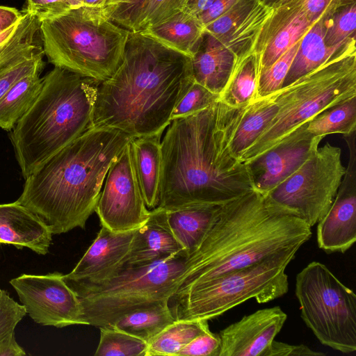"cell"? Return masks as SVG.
I'll use <instances>...</instances> for the list:
<instances>
[{
    "instance_id": "obj_1",
    "label": "cell",
    "mask_w": 356,
    "mask_h": 356,
    "mask_svg": "<svg viewBox=\"0 0 356 356\" xmlns=\"http://www.w3.org/2000/svg\"><path fill=\"white\" fill-rule=\"evenodd\" d=\"M193 82L191 57L130 31L121 65L99 85L92 129H114L133 138L162 134Z\"/></svg>"
},
{
    "instance_id": "obj_2",
    "label": "cell",
    "mask_w": 356,
    "mask_h": 356,
    "mask_svg": "<svg viewBox=\"0 0 356 356\" xmlns=\"http://www.w3.org/2000/svg\"><path fill=\"white\" fill-rule=\"evenodd\" d=\"M312 227L253 190L225 203L197 248L188 257L174 295L197 284L300 248ZM173 295V296H174Z\"/></svg>"
},
{
    "instance_id": "obj_3",
    "label": "cell",
    "mask_w": 356,
    "mask_h": 356,
    "mask_svg": "<svg viewBox=\"0 0 356 356\" xmlns=\"http://www.w3.org/2000/svg\"><path fill=\"white\" fill-rule=\"evenodd\" d=\"M133 138L114 129L88 130L29 175L17 201L35 213L52 235L84 229L95 212L111 165Z\"/></svg>"
},
{
    "instance_id": "obj_4",
    "label": "cell",
    "mask_w": 356,
    "mask_h": 356,
    "mask_svg": "<svg viewBox=\"0 0 356 356\" xmlns=\"http://www.w3.org/2000/svg\"><path fill=\"white\" fill-rule=\"evenodd\" d=\"M216 104L170 123L161 145L158 207L225 204L254 190L247 165L227 157L216 127Z\"/></svg>"
},
{
    "instance_id": "obj_5",
    "label": "cell",
    "mask_w": 356,
    "mask_h": 356,
    "mask_svg": "<svg viewBox=\"0 0 356 356\" xmlns=\"http://www.w3.org/2000/svg\"><path fill=\"white\" fill-rule=\"evenodd\" d=\"M101 81L54 66L41 90L10 131L26 179L47 159L89 129Z\"/></svg>"
},
{
    "instance_id": "obj_6",
    "label": "cell",
    "mask_w": 356,
    "mask_h": 356,
    "mask_svg": "<svg viewBox=\"0 0 356 356\" xmlns=\"http://www.w3.org/2000/svg\"><path fill=\"white\" fill-rule=\"evenodd\" d=\"M356 96L355 35L323 65L277 90L278 111L238 161L247 164L325 110Z\"/></svg>"
},
{
    "instance_id": "obj_7",
    "label": "cell",
    "mask_w": 356,
    "mask_h": 356,
    "mask_svg": "<svg viewBox=\"0 0 356 356\" xmlns=\"http://www.w3.org/2000/svg\"><path fill=\"white\" fill-rule=\"evenodd\" d=\"M129 32L104 10L86 6L40 22L44 54L49 63L101 82L121 65Z\"/></svg>"
},
{
    "instance_id": "obj_8",
    "label": "cell",
    "mask_w": 356,
    "mask_h": 356,
    "mask_svg": "<svg viewBox=\"0 0 356 356\" xmlns=\"http://www.w3.org/2000/svg\"><path fill=\"white\" fill-rule=\"evenodd\" d=\"M188 257L183 250L146 265L122 267L97 284L65 281L79 298L83 325L108 327L138 308L170 300L179 286Z\"/></svg>"
},
{
    "instance_id": "obj_9",
    "label": "cell",
    "mask_w": 356,
    "mask_h": 356,
    "mask_svg": "<svg viewBox=\"0 0 356 356\" xmlns=\"http://www.w3.org/2000/svg\"><path fill=\"white\" fill-rule=\"evenodd\" d=\"M299 249L273 255L252 265L199 283L174 295L170 306L176 320H211L254 299L266 303L289 290L286 269Z\"/></svg>"
},
{
    "instance_id": "obj_10",
    "label": "cell",
    "mask_w": 356,
    "mask_h": 356,
    "mask_svg": "<svg viewBox=\"0 0 356 356\" xmlns=\"http://www.w3.org/2000/svg\"><path fill=\"white\" fill-rule=\"evenodd\" d=\"M300 316L324 346L343 353L356 350V295L319 261L296 278Z\"/></svg>"
},
{
    "instance_id": "obj_11",
    "label": "cell",
    "mask_w": 356,
    "mask_h": 356,
    "mask_svg": "<svg viewBox=\"0 0 356 356\" xmlns=\"http://www.w3.org/2000/svg\"><path fill=\"white\" fill-rule=\"evenodd\" d=\"M345 172L341 149L327 143L265 196L312 227L330 208Z\"/></svg>"
},
{
    "instance_id": "obj_12",
    "label": "cell",
    "mask_w": 356,
    "mask_h": 356,
    "mask_svg": "<svg viewBox=\"0 0 356 356\" xmlns=\"http://www.w3.org/2000/svg\"><path fill=\"white\" fill-rule=\"evenodd\" d=\"M63 276L59 272L22 274L10 281L26 314L36 323L59 328L83 325L81 302Z\"/></svg>"
},
{
    "instance_id": "obj_13",
    "label": "cell",
    "mask_w": 356,
    "mask_h": 356,
    "mask_svg": "<svg viewBox=\"0 0 356 356\" xmlns=\"http://www.w3.org/2000/svg\"><path fill=\"white\" fill-rule=\"evenodd\" d=\"M96 206L101 226L114 232L138 228L149 218L134 170L129 143L111 165Z\"/></svg>"
},
{
    "instance_id": "obj_14",
    "label": "cell",
    "mask_w": 356,
    "mask_h": 356,
    "mask_svg": "<svg viewBox=\"0 0 356 356\" xmlns=\"http://www.w3.org/2000/svg\"><path fill=\"white\" fill-rule=\"evenodd\" d=\"M277 96V90L240 107L216 102V130L226 156L238 161L254 143L278 111Z\"/></svg>"
},
{
    "instance_id": "obj_15",
    "label": "cell",
    "mask_w": 356,
    "mask_h": 356,
    "mask_svg": "<svg viewBox=\"0 0 356 356\" xmlns=\"http://www.w3.org/2000/svg\"><path fill=\"white\" fill-rule=\"evenodd\" d=\"M355 133L343 136L349 149L348 164L330 208L317 222V243L327 253H344L356 241Z\"/></svg>"
},
{
    "instance_id": "obj_16",
    "label": "cell",
    "mask_w": 356,
    "mask_h": 356,
    "mask_svg": "<svg viewBox=\"0 0 356 356\" xmlns=\"http://www.w3.org/2000/svg\"><path fill=\"white\" fill-rule=\"evenodd\" d=\"M323 138L307 137L299 127L277 145L245 164L254 190L266 195L314 153Z\"/></svg>"
},
{
    "instance_id": "obj_17",
    "label": "cell",
    "mask_w": 356,
    "mask_h": 356,
    "mask_svg": "<svg viewBox=\"0 0 356 356\" xmlns=\"http://www.w3.org/2000/svg\"><path fill=\"white\" fill-rule=\"evenodd\" d=\"M314 22L307 15L304 0H289L273 8L252 52L257 57L259 72L273 65Z\"/></svg>"
},
{
    "instance_id": "obj_18",
    "label": "cell",
    "mask_w": 356,
    "mask_h": 356,
    "mask_svg": "<svg viewBox=\"0 0 356 356\" xmlns=\"http://www.w3.org/2000/svg\"><path fill=\"white\" fill-rule=\"evenodd\" d=\"M286 319V314L279 306L244 316L218 333V356H264Z\"/></svg>"
},
{
    "instance_id": "obj_19",
    "label": "cell",
    "mask_w": 356,
    "mask_h": 356,
    "mask_svg": "<svg viewBox=\"0 0 356 356\" xmlns=\"http://www.w3.org/2000/svg\"><path fill=\"white\" fill-rule=\"evenodd\" d=\"M273 9L260 0H238L205 26L204 32L231 50L238 63L253 52L257 36Z\"/></svg>"
},
{
    "instance_id": "obj_20",
    "label": "cell",
    "mask_w": 356,
    "mask_h": 356,
    "mask_svg": "<svg viewBox=\"0 0 356 356\" xmlns=\"http://www.w3.org/2000/svg\"><path fill=\"white\" fill-rule=\"evenodd\" d=\"M136 229L114 232L102 226L94 241L73 270L64 275V280L83 284H97L110 279L123 267Z\"/></svg>"
},
{
    "instance_id": "obj_21",
    "label": "cell",
    "mask_w": 356,
    "mask_h": 356,
    "mask_svg": "<svg viewBox=\"0 0 356 356\" xmlns=\"http://www.w3.org/2000/svg\"><path fill=\"white\" fill-rule=\"evenodd\" d=\"M183 250L168 224L166 210L157 207L136 229L123 267L146 265Z\"/></svg>"
},
{
    "instance_id": "obj_22",
    "label": "cell",
    "mask_w": 356,
    "mask_h": 356,
    "mask_svg": "<svg viewBox=\"0 0 356 356\" xmlns=\"http://www.w3.org/2000/svg\"><path fill=\"white\" fill-rule=\"evenodd\" d=\"M51 241L48 227L30 209L17 201L0 204V244L25 247L45 255Z\"/></svg>"
},
{
    "instance_id": "obj_23",
    "label": "cell",
    "mask_w": 356,
    "mask_h": 356,
    "mask_svg": "<svg viewBox=\"0 0 356 356\" xmlns=\"http://www.w3.org/2000/svg\"><path fill=\"white\" fill-rule=\"evenodd\" d=\"M191 61L194 81L219 95L238 63L231 50L206 32Z\"/></svg>"
},
{
    "instance_id": "obj_24",
    "label": "cell",
    "mask_w": 356,
    "mask_h": 356,
    "mask_svg": "<svg viewBox=\"0 0 356 356\" xmlns=\"http://www.w3.org/2000/svg\"><path fill=\"white\" fill-rule=\"evenodd\" d=\"M161 134L134 138L129 142L136 177L147 209L158 207L161 175Z\"/></svg>"
},
{
    "instance_id": "obj_25",
    "label": "cell",
    "mask_w": 356,
    "mask_h": 356,
    "mask_svg": "<svg viewBox=\"0 0 356 356\" xmlns=\"http://www.w3.org/2000/svg\"><path fill=\"white\" fill-rule=\"evenodd\" d=\"M223 204H197L166 210L170 229L188 256L197 248Z\"/></svg>"
},
{
    "instance_id": "obj_26",
    "label": "cell",
    "mask_w": 356,
    "mask_h": 356,
    "mask_svg": "<svg viewBox=\"0 0 356 356\" xmlns=\"http://www.w3.org/2000/svg\"><path fill=\"white\" fill-rule=\"evenodd\" d=\"M163 45L191 57L204 33L199 19L184 9L140 31Z\"/></svg>"
},
{
    "instance_id": "obj_27",
    "label": "cell",
    "mask_w": 356,
    "mask_h": 356,
    "mask_svg": "<svg viewBox=\"0 0 356 356\" xmlns=\"http://www.w3.org/2000/svg\"><path fill=\"white\" fill-rule=\"evenodd\" d=\"M324 35L322 15L301 38L297 52L283 81L282 88L323 65L344 43L339 46L327 47L325 44Z\"/></svg>"
},
{
    "instance_id": "obj_28",
    "label": "cell",
    "mask_w": 356,
    "mask_h": 356,
    "mask_svg": "<svg viewBox=\"0 0 356 356\" xmlns=\"http://www.w3.org/2000/svg\"><path fill=\"white\" fill-rule=\"evenodd\" d=\"M40 22L24 10L17 23L0 32V72L33 53L40 46Z\"/></svg>"
},
{
    "instance_id": "obj_29",
    "label": "cell",
    "mask_w": 356,
    "mask_h": 356,
    "mask_svg": "<svg viewBox=\"0 0 356 356\" xmlns=\"http://www.w3.org/2000/svg\"><path fill=\"white\" fill-rule=\"evenodd\" d=\"M187 0H139L107 15L112 22L130 31H141L181 10Z\"/></svg>"
},
{
    "instance_id": "obj_30",
    "label": "cell",
    "mask_w": 356,
    "mask_h": 356,
    "mask_svg": "<svg viewBox=\"0 0 356 356\" xmlns=\"http://www.w3.org/2000/svg\"><path fill=\"white\" fill-rule=\"evenodd\" d=\"M38 68L17 81L0 99V127L10 131L31 108L42 85Z\"/></svg>"
},
{
    "instance_id": "obj_31",
    "label": "cell",
    "mask_w": 356,
    "mask_h": 356,
    "mask_svg": "<svg viewBox=\"0 0 356 356\" xmlns=\"http://www.w3.org/2000/svg\"><path fill=\"white\" fill-rule=\"evenodd\" d=\"M175 320L170 307V300H164L138 308L124 316L111 326L148 343Z\"/></svg>"
},
{
    "instance_id": "obj_32",
    "label": "cell",
    "mask_w": 356,
    "mask_h": 356,
    "mask_svg": "<svg viewBox=\"0 0 356 356\" xmlns=\"http://www.w3.org/2000/svg\"><path fill=\"white\" fill-rule=\"evenodd\" d=\"M209 330L207 320H175L147 343L145 356H177L191 341Z\"/></svg>"
},
{
    "instance_id": "obj_33",
    "label": "cell",
    "mask_w": 356,
    "mask_h": 356,
    "mask_svg": "<svg viewBox=\"0 0 356 356\" xmlns=\"http://www.w3.org/2000/svg\"><path fill=\"white\" fill-rule=\"evenodd\" d=\"M307 137L332 134L348 135L356 131V96L330 107L301 127Z\"/></svg>"
},
{
    "instance_id": "obj_34",
    "label": "cell",
    "mask_w": 356,
    "mask_h": 356,
    "mask_svg": "<svg viewBox=\"0 0 356 356\" xmlns=\"http://www.w3.org/2000/svg\"><path fill=\"white\" fill-rule=\"evenodd\" d=\"M259 72L257 57L252 53L237 64L218 101L230 107H240L254 100Z\"/></svg>"
},
{
    "instance_id": "obj_35",
    "label": "cell",
    "mask_w": 356,
    "mask_h": 356,
    "mask_svg": "<svg viewBox=\"0 0 356 356\" xmlns=\"http://www.w3.org/2000/svg\"><path fill=\"white\" fill-rule=\"evenodd\" d=\"M324 41L327 47L339 46L355 35L356 1L332 0L323 13Z\"/></svg>"
},
{
    "instance_id": "obj_36",
    "label": "cell",
    "mask_w": 356,
    "mask_h": 356,
    "mask_svg": "<svg viewBox=\"0 0 356 356\" xmlns=\"http://www.w3.org/2000/svg\"><path fill=\"white\" fill-rule=\"evenodd\" d=\"M95 356H145L147 343L113 326L100 327Z\"/></svg>"
},
{
    "instance_id": "obj_37",
    "label": "cell",
    "mask_w": 356,
    "mask_h": 356,
    "mask_svg": "<svg viewBox=\"0 0 356 356\" xmlns=\"http://www.w3.org/2000/svg\"><path fill=\"white\" fill-rule=\"evenodd\" d=\"M300 40L288 49L273 65L259 72L254 99L268 95L282 88Z\"/></svg>"
},
{
    "instance_id": "obj_38",
    "label": "cell",
    "mask_w": 356,
    "mask_h": 356,
    "mask_svg": "<svg viewBox=\"0 0 356 356\" xmlns=\"http://www.w3.org/2000/svg\"><path fill=\"white\" fill-rule=\"evenodd\" d=\"M219 97V95L212 92L194 81L174 108L170 118V122L175 119L190 115L209 106L217 102Z\"/></svg>"
},
{
    "instance_id": "obj_39",
    "label": "cell",
    "mask_w": 356,
    "mask_h": 356,
    "mask_svg": "<svg viewBox=\"0 0 356 356\" xmlns=\"http://www.w3.org/2000/svg\"><path fill=\"white\" fill-rule=\"evenodd\" d=\"M44 51L13 65L0 72V99L20 79L31 72L44 68Z\"/></svg>"
},
{
    "instance_id": "obj_40",
    "label": "cell",
    "mask_w": 356,
    "mask_h": 356,
    "mask_svg": "<svg viewBox=\"0 0 356 356\" xmlns=\"http://www.w3.org/2000/svg\"><path fill=\"white\" fill-rule=\"evenodd\" d=\"M25 307L0 289V340L15 332L17 325L26 316Z\"/></svg>"
},
{
    "instance_id": "obj_41",
    "label": "cell",
    "mask_w": 356,
    "mask_h": 356,
    "mask_svg": "<svg viewBox=\"0 0 356 356\" xmlns=\"http://www.w3.org/2000/svg\"><path fill=\"white\" fill-rule=\"evenodd\" d=\"M220 338L210 330L202 333L186 345L177 356H218Z\"/></svg>"
},
{
    "instance_id": "obj_42",
    "label": "cell",
    "mask_w": 356,
    "mask_h": 356,
    "mask_svg": "<svg viewBox=\"0 0 356 356\" xmlns=\"http://www.w3.org/2000/svg\"><path fill=\"white\" fill-rule=\"evenodd\" d=\"M26 11L35 16L41 22L72 8L68 0H26Z\"/></svg>"
},
{
    "instance_id": "obj_43",
    "label": "cell",
    "mask_w": 356,
    "mask_h": 356,
    "mask_svg": "<svg viewBox=\"0 0 356 356\" xmlns=\"http://www.w3.org/2000/svg\"><path fill=\"white\" fill-rule=\"evenodd\" d=\"M322 352L315 351L304 344L291 345L286 343L272 341L264 356H325Z\"/></svg>"
},
{
    "instance_id": "obj_44",
    "label": "cell",
    "mask_w": 356,
    "mask_h": 356,
    "mask_svg": "<svg viewBox=\"0 0 356 356\" xmlns=\"http://www.w3.org/2000/svg\"><path fill=\"white\" fill-rule=\"evenodd\" d=\"M238 0H214L211 6L197 17L204 26L211 23L230 8Z\"/></svg>"
},
{
    "instance_id": "obj_45",
    "label": "cell",
    "mask_w": 356,
    "mask_h": 356,
    "mask_svg": "<svg viewBox=\"0 0 356 356\" xmlns=\"http://www.w3.org/2000/svg\"><path fill=\"white\" fill-rule=\"evenodd\" d=\"M26 353L15 340V332L0 340V356H24Z\"/></svg>"
},
{
    "instance_id": "obj_46",
    "label": "cell",
    "mask_w": 356,
    "mask_h": 356,
    "mask_svg": "<svg viewBox=\"0 0 356 356\" xmlns=\"http://www.w3.org/2000/svg\"><path fill=\"white\" fill-rule=\"evenodd\" d=\"M24 11L15 8L0 6V32L19 22L24 16Z\"/></svg>"
},
{
    "instance_id": "obj_47",
    "label": "cell",
    "mask_w": 356,
    "mask_h": 356,
    "mask_svg": "<svg viewBox=\"0 0 356 356\" xmlns=\"http://www.w3.org/2000/svg\"><path fill=\"white\" fill-rule=\"evenodd\" d=\"M332 0H304L307 15L312 22H316L325 11Z\"/></svg>"
},
{
    "instance_id": "obj_48",
    "label": "cell",
    "mask_w": 356,
    "mask_h": 356,
    "mask_svg": "<svg viewBox=\"0 0 356 356\" xmlns=\"http://www.w3.org/2000/svg\"><path fill=\"white\" fill-rule=\"evenodd\" d=\"M214 0H187L183 9L197 17L207 10Z\"/></svg>"
},
{
    "instance_id": "obj_49",
    "label": "cell",
    "mask_w": 356,
    "mask_h": 356,
    "mask_svg": "<svg viewBox=\"0 0 356 356\" xmlns=\"http://www.w3.org/2000/svg\"><path fill=\"white\" fill-rule=\"evenodd\" d=\"M138 1L139 0H111L109 5L104 10V13L107 16L113 11L130 6Z\"/></svg>"
},
{
    "instance_id": "obj_50",
    "label": "cell",
    "mask_w": 356,
    "mask_h": 356,
    "mask_svg": "<svg viewBox=\"0 0 356 356\" xmlns=\"http://www.w3.org/2000/svg\"><path fill=\"white\" fill-rule=\"evenodd\" d=\"M110 2L111 0H83V6L99 9L104 11Z\"/></svg>"
},
{
    "instance_id": "obj_51",
    "label": "cell",
    "mask_w": 356,
    "mask_h": 356,
    "mask_svg": "<svg viewBox=\"0 0 356 356\" xmlns=\"http://www.w3.org/2000/svg\"><path fill=\"white\" fill-rule=\"evenodd\" d=\"M264 4L268 6V7H270L272 8L276 7L277 6H279L284 2H286L289 0H260Z\"/></svg>"
},
{
    "instance_id": "obj_52",
    "label": "cell",
    "mask_w": 356,
    "mask_h": 356,
    "mask_svg": "<svg viewBox=\"0 0 356 356\" xmlns=\"http://www.w3.org/2000/svg\"><path fill=\"white\" fill-rule=\"evenodd\" d=\"M73 8L83 6V0H68Z\"/></svg>"
}]
</instances>
